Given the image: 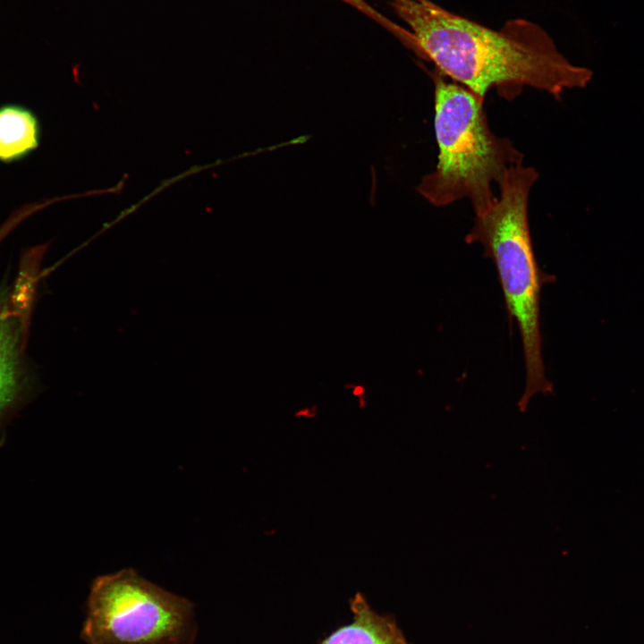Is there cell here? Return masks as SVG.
Listing matches in <instances>:
<instances>
[{
    "label": "cell",
    "instance_id": "1",
    "mask_svg": "<svg viewBox=\"0 0 644 644\" xmlns=\"http://www.w3.org/2000/svg\"><path fill=\"white\" fill-rule=\"evenodd\" d=\"M390 4L408 25L415 54L483 100L493 89L511 100L524 87L560 99L565 90L585 88L593 76L572 64L532 21L515 19L494 30L430 0Z\"/></svg>",
    "mask_w": 644,
    "mask_h": 644
},
{
    "label": "cell",
    "instance_id": "2",
    "mask_svg": "<svg viewBox=\"0 0 644 644\" xmlns=\"http://www.w3.org/2000/svg\"><path fill=\"white\" fill-rule=\"evenodd\" d=\"M538 178L532 166H512L497 185L499 196L486 212L475 216L465 237L469 244L480 243L484 257L493 261L510 320L520 332L526 372L518 402L521 412L533 395L553 393L543 360L539 319L541 289L552 277L538 266L528 215L530 192Z\"/></svg>",
    "mask_w": 644,
    "mask_h": 644
},
{
    "label": "cell",
    "instance_id": "3",
    "mask_svg": "<svg viewBox=\"0 0 644 644\" xmlns=\"http://www.w3.org/2000/svg\"><path fill=\"white\" fill-rule=\"evenodd\" d=\"M434 127L438 147L434 171L424 175L417 191L435 207L470 201L475 216L496 199L492 191L506 172L523 163V154L507 138L490 129L484 100L436 72Z\"/></svg>",
    "mask_w": 644,
    "mask_h": 644
},
{
    "label": "cell",
    "instance_id": "4",
    "mask_svg": "<svg viewBox=\"0 0 644 644\" xmlns=\"http://www.w3.org/2000/svg\"><path fill=\"white\" fill-rule=\"evenodd\" d=\"M193 604L131 568L96 578L80 637L87 644H194Z\"/></svg>",
    "mask_w": 644,
    "mask_h": 644
},
{
    "label": "cell",
    "instance_id": "5",
    "mask_svg": "<svg viewBox=\"0 0 644 644\" xmlns=\"http://www.w3.org/2000/svg\"><path fill=\"white\" fill-rule=\"evenodd\" d=\"M42 250L23 257L12 286L0 290V445L4 427L23 402V354L39 278Z\"/></svg>",
    "mask_w": 644,
    "mask_h": 644
},
{
    "label": "cell",
    "instance_id": "6",
    "mask_svg": "<svg viewBox=\"0 0 644 644\" xmlns=\"http://www.w3.org/2000/svg\"><path fill=\"white\" fill-rule=\"evenodd\" d=\"M350 608L352 621L335 629L318 644H409L395 618L377 614L361 592L350 599Z\"/></svg>",
    "mask_w": 644,
    "mask_h": 644
},
{
    "label": "cell",
    "instance_id": "7",
    "mask_svg": "<svg viewBox=\"0 0 644 644\" xmlns=\"http://www.w3.org/2000/svg\"><path fill=\"white\" fill-rule=\"evenodd\" d=\"M41 126L38 115L17 103L0 106V162L12 164L31 155L39 146Z\"/></svg>",
    "mask_w": 644,
    "mask_h": 644
},
{
    "label": "cell",
    "instance_id": "8",
    "mask_svg": "<svg viewBox=\"0 0 644 644\" xmlns=\"http://www.w3.org/2000/svg\"><path fill=\"white\" fill-rule=\"evenodd\" d=\"M355 9L361 12L363 14L368 16L369 18L375 21L377 23L381 25L384 29L391 32L394 36H395L402 44H404L406 47H409L411 45V35L409 32V30H406L394 22H393L391 20L381 14L379 12H377L376 9H374L369 4L366 2V0H341Z\"/></svg>",
    "mask_w": 644,
    "mask_h": 644
},
{
    "label": "cell",
    "instance_id": "9",
    "mask_svg": "<svg viewBox=\"0 0 644 644\" xmlns=\"http://www.w3.org/2000/svg\"><path fill=\"white\" fill-rule=\"evenodd\" d=\"M11 228L12 226L8 224L6 226L0 229V242L10 232Z\"/></svg>",
    "mask_w": 644,
    "mask_h": 644
}]
</instances>
